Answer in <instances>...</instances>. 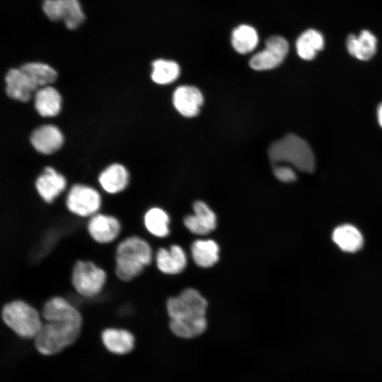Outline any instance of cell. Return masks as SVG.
Returning <instances> with one entry per match:
<instances>
[{"label": "cell", "instance_id": "d6986e66", "mask_svg": "<svg viewBox=\"0 0 382 382\" xmlns=\"http://www.w3.org/2000/svg\"><path fill=\"white\" fill-rule=\"evenodd\" d=\"M377 40L369 30H362L358 36L351 34L346 40L349 53L360 60H369L376 51Z\"/></svg>", "mask_w": 382, "mask_h": 382}, {"label": "cell", "instance_id": "4fadbf2b", "mask_svg": "<svg viewBox=\"0 0 382 382\" xmlns=\"http://www.w3.org/2000/svg\"><path fill=\"white\" fill-rule=\"evenodd\" d=\"M42 316L46 321L66 320L82 323L80 312L64 297L54 296L43 305Z\"/></svg>", "mask_w": 382, "mask_h": 382}, {"label": "cell", "instance_id": "8fae6325", "mask_svg": "<svg viewBox=\"0 0 382 382\" xmlns=\"http://www.w3.org/2000/svg\"><path fill=\"white\" fill-rule=\"evenodd\" d=\"M35 189L41 199L52 204L66 187L65 178L53 168L47 166L35 180Z\"/></svg>", "mask_w": 382, "mask_h": 382}, {"label": "cell", "instance_id": "277c9868", "mask_svg": "<svg viewBox=\"0 0 382 382\" xmlns=\"http://www.w3.org/2000/svg\"><path fill=\"white\" fill-rule=\"evenodd\" d=\"M81 325L66 320L46 321L35 337V347L45 355L57 354L76 340Z\"/></svg>", "mask_w": 382, "mask_h": 382}, {"label": "cell", "instance_id": "83f0119b", "mask_svg": "<svg viewBox=\"0 0 382 382\" xmlns=\"http://www.w3.org/2000/svg\"><path fill=\"white\" fill-rule=\"evenodd\" d=\"M152 80L161 85L175 81L180 75V67L174 61L157 59L152 63Z\"/></svg>", "mask_w": 382, "mask_h": 382}, {"label": "cell", "instance_id": "6da1fadb", "mask_svg": "<svg viewBox=\"0 0 382 382\" xmlns=\"http://www.w3.org/2000/svg\"><path fill=\"white\" fill-rule=\"evenodd\" d=\"M207 306L206 299L193 288H187L179 295L170 297L166 301V311L171 332L183 340L202 335L208 326Z\"/></svg>", "mask_w": 382, "mask_h": 382}, {"label": "cell", "instance_id": "44dd1931", "mask_svg": "<svg viewBox=\"0 0 382 382\" xmlns=\"http://www.w3.org/2000/svg\"><path fill=\"white\" fill-rule=\"evenodd\" d=\"M61 105L62 97L54 88L48 86L37 91L35 96V107L40 115L55 116L59 112Z\"/></svg>", "mask_w": 382, "mask_h": 382}, {"label": "cell", "instance_id": "7402d4cb", "mask_svg": "<svg viewBox=\"0 0 382 382\" xmlns=\"http://www.w3.org/2000/svg\"><path fill=\"white\" fill-rule=\"evenodd\" d=\"M191 254L196 265L201 267H210L219 260V247L213 240L199 239L192 243Z\"/></svg>", "mask_w": 382, "mask_h": 382}, {"label": "cell", "instance_id": "8992f818", "mask_svg": "<svg viewBox=\"0 0 382 382\" xmlns=\"http://www.w3.org/2000/svg\"><path fill=\"white\" fill-rule=\"evenodd\" d=\"M107 282V273L92 260H78L72 267L71 282L81 296L93 298L99 295Z\"/></svg>", "mask_w": 382, "mask_h": 382}, {"label": "cell", "instance_id": "ba28073f", "mask_svg": "<svg viewBox=\"0 0 382 382\" xmlns=\"http://www.w3.org/2000/svg\"><path fill=\"white\" fill-rule=\"evenodd\" d=\"M42 8L50 20L63 21L70 30L77 28L85 20L79 0H44Z\"/></svg>", "mask_w": 382, "mask_h": 382}, {"label": "cell", "instance_id": "7c38bea8", "mask_svg": "<svg viewBox=\"0 0 382 382\" xmlns=\"http://www.w3.org/2000/svg\"><path fill=\"white\" fill-rule=\"evenodd\" d=\"M194 214L184 218L185 227L196 235H206L215 229L216 216L210 207L202 201H196L193 204Z\"/></svg>", "mask_w": 382, "mask_h": 382}, {"label": "cell", "instance_id": "4316f807", "mask_svg": "<svg viewBox=\"0 0 382 382\" xmlns=\"http://www.w3.org/2000/svg\"><path fill=\"white\" fill-rule=\"evenodd\" d=\"M258 43L256 30L248 25H240L232 32L231 44L234 50L240 54L252 52Z\"/></svg>", "mask_w": 382, "mask_h": 382}, {"label": "cell", "instance_id": "cb8c5ba5", "mask_svg": "<svg viewBox=\"0 0 382 382\" xmlns=\"http://www.w3.org/2000/svg\"><path fill=\"white\" fill-rule=\"evenodd\" d=\"M324 46L323 35L314 29L304 31L297 39L296 48L298 55L306 60L313 59Z\"/></svg>", "mask_w": 382, "mask_h": 382}, {"label": "cell", "instance_id": "ffe728a7", "mask_svg": "<svg viewBox=\"0 0 382 382\" xmlns=\"http://www.w3.org/2000/svg\"><path fill=\"white\" fill-rule=\"evenodd\" d=\"M105 347L111 352L125 354L132 351L134 346V337L128 330L107 328L102 332Z\"/></svg>", "mask_w": 382, "mask_h": 382}, {"label": "cell", "instance_id": "5bb4252c", "mask_svg": "<svg viewBox=\"0 0 382 382\" xmlns=\"http://www.w3.org/2000/svg\"><path fill=\"white\" fill-rule=\"evenodd\" d=\"M173 103L178 112L187 117L196 116L203 103L200 91L192 86L178 87L173 94Z\"/></svg>", "mask_w": 382, "mask_h": 382}, {"label": "cell", "instance_id": "603a6c76", "mask_svg": "<svg viewBox=\"0 0 382 382\" xmlns=\"http://www.w3.org/2000/svg\"><path fill=\"white\" fill-rule=\"evenodd\" d=\"M332 237L333 242L345 252H356L363 245L361 232L350 224L341 225L335 228Z\"/></svg>", "mask_w": 382, "mask_h": 382}, {"label": "cell", "instance_id": "5b68a950", "mask_svg": "<svg viewBox=\"0 0 382 382\" xmlns=\"http://www.w3.org/2000/svg\"><path fill=\"white\" fill-rule=\"evenodd\" d=\"M1 317L8 328L25 338H35L43 325L38 311L21 299L6 303L2 308Z\"/></svg>", "mask_w": 382, "mask_h": 382}, {"label": "cell", "instance_id": "ac0fdd59", "mask_svg": "<svg viewBox=\"0 0 382 382\" xmlns=\"http://www.w3.org/2000/svg\"><path fill=\"white\" fill-rule=\"evenodd\" d=\"M129 181V174L127 168L114 163L108 166L98 176V182L103 190L108 194H118L126 189Z\"/></svg>", "mask_w": 382, "mask_h": 382}, {"label": "cell", "instance_id": "30bf717a", "mask_svg": "<svg viewBox=\"0 0 382 382\" xmlns=\"http://www.w3.org/2000/svg\"><path fill=\"white\" fill-rule=\"evenodd\" d=\"M121 230L120 220L111 214L97 213L90 217L87 223L88 235L99 244H108L115 241Z\"/></svg>", "mask_w": 382, "mask_h": 382}, {"label": "cell", "instance_id": "e0dca14e", "mask_svg": "<svg viewBox=\"0 0 382 382\" xmlns=\"http://www.w3.org/2000/svg\"><path fill=\"white\" fill-rule=\"evenodd\" d=\"M7 95L15 100L27 102L37 88L21 69H11L6 76Z\"/></svg>", "mask_w": 382, "mask_h": 382}, {"label": "cell", "instance_id": "484cf974", "mask_svg": "<svg viewBox=\"0 0 382 382\" xmlns=\"http://www.w3.org/2000/svg\"><path fill=\"white\" fill-rule=\"evenodd\" d=\"M20 69L27 75L37 88L48 86L57 78L56 71L44 63H26L22 65Z\"/></svg>", "mask_w": 382, "mask_h": 382}, {"label": "cell", "instance_id": "2e32d148", "mask_svg": "<svg viewBox=\"0 0 382 382\" xmlns=\"http://www.w3.org/2000/svg\"><path fill=\"white\" fill-rule=\"evenodd\" d=\"M156 264L161 272L175 274L185 268L187 256L182 247L178 245H173L169 249L161 248L156 254Z\"/></svg>", "mask_w": 382, "mask_h": 382}, {"label": "cell", "instance_id": "9c48e42d", "mask_svg": "<svg viewBox=\"0 0 382 382\" xmlns=\"http://www.w3.org/2000/svg\"><path fill=\"white\" fill-rule=\"evenodd\" d=\"M288 51L289 44L284 37L271 36L266 40L265 49L250 58L249 65L257 71L274 69L284 61Z\"/></svg>", "mask_w": 382, "mask_h": 382}, {"label": "cell", "instance_id": "d4e9b609", "mask_svg": "<svg viewBox=\"0 0 382 382\" xmlns=\"http://www.w3.org/2000/svg\"><path fill=\"white\" fill-rule=\"evenodd\" d=\"M170 218L163 209L151 207L144 216V224L146 229L153 236L164 238L168 236Z\"/></svg>", "mask_w": 382, "mask_h": 382}, {"label": "cell", "instance_id": "9a60e30c", "mask_svg": "<svg viewBox=\"0 0 382 382\" xmlns=\"http://www.w3.org/2000/svg\"><path fill=\"white\" fill-rule=\"evenodd\" d=\"M63 141L61 131L51 125L37 127L30 136L33 146L43 154H50L57 151L62 146Z\"/></svg>", "mask_w": 382, "mask_h": 382}, {"label": "cell", "instance_id": "7a4b0ae2", "mask_svg": "<svg viewBox=\"0 0 382 382\" xmlns=\"http://www.w3.org/2000/svg\"><path fill=\"white\" fill-rule=\"evenodd\" d=\"M149 243L138 236H129L117 244L115 251L114 272L116 277L129 282L137 277L152 261Z\"/></svg>", "mask_w": 382, "mask_h": 382}, {"label": "cell", "instance_id": "f1b7e54d", "mask_svg": "<svg viewBox=\"0 0 382 382\" xmlns=\"http://www.w3.org/2000/svg\"><path fill=\"white\" fill-rule=\"evenodd\" d=\"M274 174L279 180L284 183L292 182L296 179V175L294 169L287 166H275Z\"/></svg>", "mask_w": 382, "mask_h": 382}, {"label": "cell", "instance_id": "f546056e", "mask_svg": "<svg viewBox=\"0 0 382 382\" xmlns=\"http://www.w3.org/2000/svg\"><path fill=\"white\" fill-rule=\"evenodd\" d=\"M378 119L380 125L382 127V103L380 104L378 108Z\"/></svg>", "mask_w": 382, "mask_h": 382}, {"label": "cell", "instance_id": "3957f363", "mask_svg": "<svg viewBox=\"0 0 382 382\" xmlns=\"http://www.w3.org/2000/svg\"><path fill=\"white\" fill-rule=\"evenodd\" d=\"M270 161L275 166L288 163L296 169L311 173L315 168L312 149L301 137L289 134L273 142L268 149Z\"/></svg>", "mask_w": 382, "mask_h": 382}, {"label": "cell", "instance_id": "52a82bcc", "mask_svg": "<svg viewBox=\"0 0 382 382\" xmlns=\"http://www.w3.org/2000/svg\"><path fill=\"white\" fill-rule=\"evenodd\" d=\"M65 205L72 214L90 218L98 213L102 206V197L99 192L92 187L75 184L67 193Z\"/></svg>", "mask_w": 382, "mask_h": 382}]
</instances>
